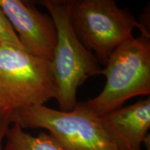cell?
<instances>
[{
    "label": "cell",
    "instance_id": "obj_1",
    "mask_svg": "<svg viewBox=\"0 0 150 150\" xmlns=\"http://www.w3.org/2000/svg\"><path fill=\"white\" fill-rule=\"evenodd\" d=\"M12 124L23 129H45L64 150H128L86 102H77L70 111L45 105L22 108L12 112Z\"/></svg>",
    "mask_w": 150,
    "mask_h": 150
},
{
    "label": "cell",
    "instance_id": "obj_2",
    "mask_svg": "<svg viewBox=\"0 0 150 150\" xmlns=\"http://www.w3.org/2000/svg\"><path fill=\"white\" fill-rule=\"evenodd\" d=\"M55 24L57 42L51 61L57 85L56 100L59 110L70 111L76 106V93L81 86L102 70L95 56L82 44L75 33L70 19L72 0H42Z\"/></svg>",
    "mask_w": 150,
    "mask_h": 150
},
{
    "label": "cell",
    "instance_id": "obj_3",
    "mask_svg": "<svg viewBox=\"0 0 150 150\" xmlns=\"http://www.w3.org/2000/svg\"><path fill=\"white\" fill-rule=\"evenodd\" d=\"M51 61L0 45V110L15 111L57 98Z\"/></svg>",
    "mask_w": 150,
    "mask_h": 150
},
{
    "label": "cell",
    "instance_id": "obj_4",
    "mask_svg": "<svg viewBox=\"0 0 150 150\" xmlns=\"http://www.w3.org/2000/svg\"><path fill=\"white\" fill-rule=\"evenodd\" d=\"M102 70L106 84L99 95L86 102L100 117L120 108L128 99L150 94V36L126 41L114 50Z\"/></svg>",
    "mask_w": 150,
    "mask_h": 150
},
{
    "label": "cell",
    "instance_id": "obj_5",
    "mask_svg": "<svg viewBox=\"0 0 150 150\" xmlns=\"http://www.w3.org/2000/svg\"><path fill=\"white\" fill-rule=\"evenodd\" d=\"M70 19L82 44L106 65L117 47L134 38V29L149 36V31L127 8L114 0H72Z\"/></svg>",
    "mask_w": 150,
    "mask_h": 150
},
{
    "label": "cell",
    "instance_id": "obj_6",
    "mask_svg": "<svg viewBox=\"0 0 150 150\" xmlns=\"http://www.w3.org/2000/svg\"><path fill=\"white\" fill-rule=\"evenodd\" d=\"M0 7L18 35L24 50L50 61L57 42L55 24L31 1L0 0Z\"/></svg>",
    "mask_w": 150,
    "mask_h": 150
},
{
    "label": "cell",
    "instance_id": "obj_7",
    "mask_svg": "<svg viewBox=\"0 0 150 150\" xmlns=\"http://www.w3.org/2000/svg\"><path fill=\"white\" fill-rule=\"evenodd\" d=\"M104 117L128 150H142L150 127V98L140 99Z\"/></svg>",
    "mask_w": 150,
    "mask_h": 150
},
{
    "label": "cell",
    "instance_id": "obj_8",
    "mask_svg": "<svg viewBox=\"0 0 150 150\" xmlns=\"http://www.w3.org/2000/svg\"><path fill=\"white\" fill-rule=\"evenodd\" d=\"M5 139L4 150H64L50 134L41 131L33 136L16 124L10 127Z\"/></svg>",
    "mask_w": 150,
    "mask_h": 150
},
{
    "label": "cell",
    "instance_id": "obj_9",
    "mask_svg": "<svg viewBox=\"0 0 150 150\" xmlns=\"http://www.w3.org/2000/svg\"><path fill=\"white\" fill-rule=\"evenodd\" d=\"M0 41L5 44L11 45L24 49L18 35L6 16L0 7Z\"/></svg>",
    "mask_w": 150,
    "mask_h": 150
},
{
    "label": "cell",
    "instance_id": "obj_10",
    "mask_svg": "<svg viewBox=\"0 0 150 150\" xmlns=\"http://www.w3.org/2000/svg\"><path fill=\"white\" fill-rule=\"evenodd\" d=\"M12 124V111L0 110V150H4L3 141Z\"/></svg>",
    "mask_w": 150,
    "mask_h": 150
},
{
    "label": "cell",
    "instance_id": "obj_11",
    "mask_svg": "<svg viewBox=\"0 0 150 150\" xmlns=\"http://www.w3.org/2000/svg\"><path fill=\"white\" fill-rule=\"evenodd\" d=\"M1 43H2V42H1V41H0V45H1Z\"/></svg>",
    "mask_w": 150,
    "mask_h": 150
}]
</instances>
